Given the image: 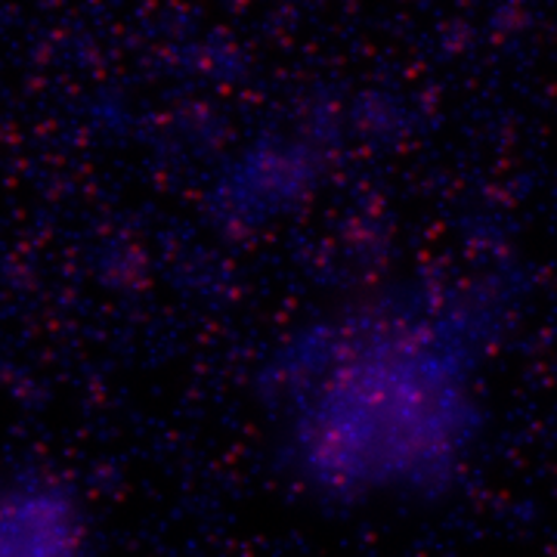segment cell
<instances>
[{
    "label": "cell",
    "mask_w": 557,
    "mask_h": 557,
    "mask_svg": "<svg viewBox=\"0 0 557 557\" xmlns=\"http://www.w3.org/2000/svg\"><path fill=\"white\" fill-rule=\"evenodd\" d=\"M471 416L456 344L412 319L325 329L292 369L300 465L341 496L443 483L471 437Z\"/></svg>",
    "instance_id": "6da1fadb"
},
{
    "label": "cell",
    "mask_w": 557,
    "mask_h": 557,
    "mask_svg": "<svg viewBox=\"0 0 557 557\" xmlns=\"http://www.w3.org/2000/svg\"><path fill=\"white\" fill-rule=\"evenodd\" d=\"M84 520L75 502L53 490H0V557H78Z\"/></svg>",
    "instance_id": "7a4b0ae2"
}]
</instances>
